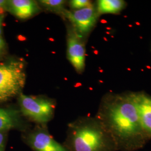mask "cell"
Segmentation results:
<instances>
[{"label": "cell", "instance_id": "obj_15", "mask_svg": "<svg viewBox=\"0 0 151 151\" xmlns=\"http://www.w3.org/2000/svg\"><path fill=\"white\" fill-rule=\"evenodd\" d=\"M7 8V1L0 0V15H3L4 12Z\"/></svg>", "mask_w": 151, "mask_h": 151}, {"label": "cell", "instance_id": "obj_14", "mask_svg": "<svg viewBox=\"0 0 151 151\" xmlns=\"http://www.w3.org/2000/svg\"><path fill=\"white\" fill-rule=\"evenodd\" d=\"M7 132H0V151H5Z\"/></svg>", "mask_w": 151, "mask_h": 151}, {"label": "cell", "instance_id": "obj_17", "mask_svg": "<svg viewBox=\"0 0 151 151\" xmlns=\"http://www.w3.org/2000/svg\"><path fill=\"white\" fill-rule=\"evenodd\" d=\"M4 15H0V36L1 35V34L2 32V25H3V22H4Z\"/></svg>", "mask_w": 151, "mask_h": 151}, {"label": "cell", "instance_id": "obj_7", "mask_svg": "<svg viewBox=\"0 0 151 151\" xmlns=\"http://www.w3.org/2000/svg\"><path fill=\"white\" fill-rule=\"evenodd\" d=\"M67 55L76 70L78 72L83 71L85 65V49L76 31L69 30L67 38Z\"/></svg>", "mask_w": 151, "mask_h": 151}, {"label": "cell", "instance_id": "obj_5", "mask_svg": "<svg viewBox=\"0 0 151 151\" xmlns=\"http://www.w3.org/2000/svg\"><path fill=\"white\" fill-rule=\"evenodd\" d=\"M22 139L33 151H68L54 139L46 125L37 124L32 129L22 132Z\"/></svg>", "mask_w": 151, "mask_h": 151}, {"label": "cell", "instance_id": "obj_13", "mask_svg": "<svg viewBox=\"0 0 151 151\" xmlns=\"http://www.w3.org/2000/svg\"><path fill=\"white\" fill-rule=\"evenodd\" d=\"M71 7L75 9H81L91 5V3L88 0H73L70 2Z\"/></svg>", "mask_w": 151, "mask_h": 151}, {"label": "cell", "instance_id": "obj_8", "mask_svg": "<svg viewBox=\"0 0 151 151\" xmlns=\"http://www.w3.org/2000/svg\"><path fill=\"white\" fill-rule=\"evenodd\" d=\"M139 114L144 131L151 135V97L143 94L132 96Z\"/></svg>", "mask_w": 151, "mask_h": 151}, {"label": "cell", "instance_id": "obj_16", "mask_svg": "<svg viewBox=\"0 0 151 151\" xmlns=\"http://www.w3.org/2000/svg\"><path fill=\"white\" fill-rule=\"evenodd\" d=\"M5 47V43L3 39V38L0 36V54L4 51Z\"/></svg>", "mask_w": 151, "mask_h": 151}, {"label": "cell", "instance_id": "obj_2", "mask_svg": "<svg viewBox=\"0 0 151 151\" xmlns=\"http://www.w3.org/2000/svg\"><path fill=\"white\" fill-rule=\"evenodd\" d=\"M114 143L103 124L80 120L69 124L63 145L68 151H112Z\"/></svg>", "mask_w": 151, "mask_h": 151}, {"label": "cell", "instance_id": "obj_1", "mask_svg": "<svg viewBox=\"0 0 151 151\" xmlns=\"http://www.w3.org/2000/svg\"><path fill=\"white\" fill-rule=\"evenodd\" d=\"M106 124H103L114 140L128 142L138 140L145 132L132 96L109 104L104 113Z\"/></svg>", "mask_w": 151, "mask_h": 151}, {"label": "cell", "instance_id": "obj_6", "mask_svg": "<svg viewBox=\"0 0 151 151\" xmlns=\"http://www.w3.org/2000/svg\"><path fill=\"white\" fill-rule=\"evenodd\" d=\"M65 15L74 25L76 32L80 34L88 32L96 19V13L92 5L72 12L66 11Z\"/></svg>", "mask_w": 151, "mask_h": 151}, {"label": "cell", "instance_id": "obj_10", "mask_svg": "<svg viewBox=\"0 0 151 151\" xmlns=\"http://www.w3.org/2000/svg\"><path fill=\"white\" fill-rule=\"evenodd\" d=\"M7 8L16 17L26 19L38 11L36 2L31 0H12L7 1Z\"/></svg>", "mask_w": 151, "mask_h": 151}, {"label": "cell", "instance_id": "obj_11", "mask_svg": "<svg viewBox=\"0 0 151 151\" xmlns=\"http://www.w3.org/2000/svg\"><path fill=\"white\" fill-rule=\"evenodd\" d=\"M122 0H100L98 1L97 10L101 14H115L124 7Z\"/></svg>", "mask_w": 151, "mask_h": 151}, {"label": "cell", "instance_id": "obj_3", "mask_svg": "<svg viewBox=\"0 0 151 151\" xmlns=\"http://www.w3.org/2000/svg\"><path fill=\"white\" fill-rule=\"evenodd\" d=\"M26 75L23 63L11 61L0 65V103L9 101L20 93Z\"/></svg>", "mask_w": 151, "mask_h": 151}, {"label": "cell", "instance_id": "obj_12", "mask_svg": "<svg viewBox=\"0 0 151 151\" xmlns=\"http://www.w3.org/2000/svg\"><path fill=\"white\" fill-rule=\"evenodd\" d=\"M40 4L50 10H61L65 4V1L62 0H43L40 1Z\"/></svg>", "mask_w": 151, "mask_h": 151}, {"label": "cell", "instance_id": "obj_4", "mask_svg": "<svg viewBox=\"0 0 151 151\" xmlns=\"http://www.w3.org/2000/svg\"><path fill=\"white\" fill-rule=\"evenodd\" d=\"M19 104L22 115L37 124L46 125L54 116L55 105L48 99L20 93Z\"/></svg>", "mask_w": 151, "mask_h": 151}, {"label": "cell", "instance_id": "obj_9", "mask_svg": "<svg viewBox=\"0 0 151 151\" xmlns=\"http://www.w3.org/2000/svg\"><path fill=\"white\" fill-rule=\"evenodd\" d=\"M20 114L16 110L0 108V132L12 129H20L22 132L27 129L22 123Z\"/></svg>", "mask_w": 151, "mask_h": 151}]
</instances>
